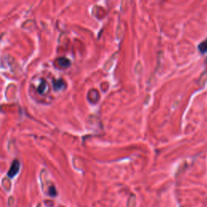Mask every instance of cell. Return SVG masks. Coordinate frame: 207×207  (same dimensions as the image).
Instances as JSON below:
<instances>
[{"label": "cell", "mask_w": 207, "mask_h": 207, "mask_svg": "<svg viewBox=\"0 0 207 207\" xmlns=\"http://www.w3.org/2000/svg\"><path fill=\"white\" fill-rule=\"evenodd\" d=\"M19 171H20V162L18 161V160H15L12 163L11 168L9 169L8 172H7V176L10 178H12V177H14L19 172Z\"/></svg>", "instance_id": "1"}, {"label": "cell", "mask_w": 207, "mask_h": 207, "mask_svg": "<svg viewBox=\"0 0 207 207\" xmlns=\"http://www.w3.org/2000/svg\"><path fill=\"white\" fill-rule=\"evenodd\" d=\"M57 64H58L60 67L67 68L71 65V62H70V60L66 58V57H60V58L57 59Z\"/></svg>", "instance_id": "2"}, {"label": "cell", "mask_w": 207, "mask_h": 207, "mask_svg": "<svg viewBox=\"0 0 207 207\" xmlns=\"http://www.w3.org/2000/svg\"><path fill=\"white\" fill-rule=\"evenodd\" d=\"M53 85H54V90H61L62 88L65 87V83L63 82V80H54Z\"/></svg>", "instance_id": "3"}, {"label": "cell", "mask_w": 207, "mask_h": 207, "mask_svg": "<svg viewBox=\"0 0 207 207\" xmlns=\"http://www.w3.org/2000/svg\"><path fill=\"white\" fill-rule=\"evenodd\" d=\"M136 196L131 194L127 201V207H136Z\"/></svg>", "instance_id": "4"}, {"label": "cell", "mask_w": 207, "mask_h": 207, "mask_svg": "<svg viewBox=\"0 0 207 207\" xmlns=\"http://www.w3.org/2000/svg\"><path fill=\"white\" fill-rule=\"evenodd\" d=\"M46 87H47L46 83L45 82V81H41V83L40 86H39V88H38V92H39L40 94L45 93Z\"/></svg>", "instance_id": "5"}, {"label": "cell", "mask_w": 207, "mask_h": 207, "mask_svg": "<svg viewBox=\"0 0 207 207\" xmlns=\"http://www.w3.org/2000/svg\"><path fill=\"white\" fill-rule=\"evenodd\" d=\"M199 49H200V50H201L202 53H204V52L206 51L207 50V40H206L205 41H203V42L200 44V46H199Z\"/></svg>", "instance_id": "6"}, {"label": "cell", "mask_w": 207, "mask_h": 207, "mask_svg": "<svg viewBox=\"0 0 207 207\" xmlns=\"http://www.w3.org/2000/svg\"><path fill=\"white\" fill-rule=\"evenodd\" d=\"M49 195L52 196V197H55V196L57 195V191H56V189H55L54 186H51V187L49 188Z\"/></svg>", "instance_id": "7"}]
</instances>
